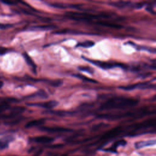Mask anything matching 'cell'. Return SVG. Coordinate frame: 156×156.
Listing matches in <instances>:
<instances>
[{
  "mask_svg": "<svg viewBox=\"0 0 156 156\" xmlns=\"http://www.w3.org/2000/svg\"><path fill=\"white\" fill-rule=\"evenodd\" d=\"M94 43L93 41L91 40H87L85 42H83L81 43H79L77 45V47L80 46V47H82V48H88L92 47L94 45Z\"/></svg>",
  "mask_w": 156,
  "mask_h": 156,
  "instance_id": "cell-10",
  "label": "cell"
},
{
  "mask_svg": "<svg viewBox=\"0 0 156 156\" xmlns=\"http://www.w3.org/2000/svg\"><path fill=\"white\" fill-rule=\"evenodd\" d=\"M41 129L42 130L48 132V133H65V132L70 131V129L63 128V127H42Z\"/></svg>",
  "mask_w": 156,
  "mask_h": 156,
  "instance_id": "cell-3",
  "label": "cell"
},
{
  "mask_svg": "<svg viewBox=\"0 0 156 156\" xmlns=\"http://www.w3.org/2000/svg\"><path fill=\"white\" fill-rule=\"evenodd\" d=\"M7 51V49L5 48H0V56L4 55Z\"/></svg>",
  "mask_w": 156,
  "mask_h": 156,
  "instance_id": "cell-14",
  "label": "cell"
},
{
  "mask_svg": "<svg viewBox=\"0 0 156 156\" xmlns=\"http://www.w3.org/2000/svg\"><path fill=\"white\" fill-rule=\"evenodd\" d=\"M122 128L121 127H115L114 129H113L112 130H110L106 134H105L103 137H102V139L103 140H107V139H109V138H114L115 136H117L118 135H119V134L121 133L122 132Z\"/></svg>",
  "mask_w": 156,
  "mask_h": 156,
  "instance_id": "cell-2",
  "label": "cell"
},
{
  "mask_svg": "<svg viewBox=\"0 0 156 156\" xmlns=\"http://www.w3.org/2000/svg\"><path fill=\"white\" fill-rule=\"evenodd\" d=\"M8 145V142L5 140H0V149H4Z\"/></svg>",
  "mask_w": 156,
  "mask_h": 156,
  "instance_id": "cell-12",
  "label": "cell"
},
{
  "mask_svg": "<svg viewBox=\"0 0 156 156\" xmlns=\"http://www.w3.org/2000/svg\"><path fill=\"white\" fill-rule=\"evenodd\" d=\"M79 70H82V71H89V72H90V73H92L91 69L90 68H89V67H79Z\"/></svg>",
  "mask_w": 156,
  "mask_h": 156,
  "instance_id": "cell-15",
  "label": "cell"
},
{
  "mask_svg": "<svg viewBox=\"0 0 156 156\" xmlns=\"http://www.w3.org/2000/svg\"><path fill=\"white\" fill-rule=\"evenodd\" d=\"M126 144V141L125 140H118L117 141H116L113 146H112L111 148H109V149L108 151H110L111 152H116V148L119 146H125Z\"/></svg>",
  "mask_w": 156,
  "mask_h": 156,
  "instance_id": "cell-7",
  "label": "cell"
},
{
  "mask_svg": "<svg viewBox=\"0 0 156 156\" xmlns=\"http://www.w3.org/2000/svg\"><path fill=\"white\" fill-rule=\"evenodd\" d=\"M23 56H24V57H25V61H26L27 64L32 68V70H33L34 73H35V72H36V67H36L35 63H34V61H32V59L30 57V56H29L28 54H26V53L24 54Z\"/></svg>",
  "mask_w": 156,
  "mask_h": 156,
  "instance_id": "cell-8",
  "label": "cell"
},
{
  "mask_svg": "<svg viewBox=\"0 0 156 156\" xmlns=\"http://www.w3.org/2000/svg\"><path fill=\"white\" fill-rule=\"evenodd\" d=\"M153 68H156V64H154V66H153Z\"/></svg>",
  "mask_w": 156,
  "mask_h": 156,
  "instance_id": "cell-17",
  "label": "cell"
},
{
  "mask_svg": "<svg viewBox=\"0 0 156 156\" xmlns=\"http://www.w3.org/2000/svg\"><path fill=\"white\" fill-rule=\"evenodd\" d=\"M32 140L34 142L38 143H50L53 141L54 139L51 137H46V136H40V137H36L32 138Z\"/></svg>",
  "mask_w": 156,
  "mask_h": 156,
  "instance_id": "cell-4",
  "label": "cell"
},
{
  "mask_svg": "<svg viewBox=\"0 0 156 156\" xmlns=\"http://www.w3.org/2000/svg\"><path fill=\"white\" fill-rule=\"evenodd\" d=\"M98 24L100 25L104 26H106V27H109V28H121L122 26L120 25H116V24L114 23H109V22H105V21H100V22H98Z\"/></svg>",
  "mask_w": 156,
  "mask_h": 156,
  "instance_id": "cell-9",
  "label": "cell"
},
{
  "mask_svg": "<svg viewBox=\"0 0 156 156\" xmlns=\"http://www.w3.org/2000/svg\"><path fill=\"white\" fill-rule=\"evenodd\" d=\"M43 123H44V119H35V120H33V121H31V122H28L26 125L25 127L26 128H31V127H33L35 126H40V125H43Z\"/></svg>",
  "mask_w": 156,
  "mask_h": 156,
  "instance_id": "cell-6",
  "label": "cell"
},
{
  "mask_svg": "<svg viewBox=\"0 0 156 156\" xmlns=\"http://www.w3.org/2000/svg\"><path fill=\"white\" fill-rule=\"evenodd\" d=\"M58 104V103L56 101H48L46 103H40V104H35V105L39 106L40 107H43L45 109H51L56 107Z\"/></svg>",
  "mask_w": 156,
  "mask_h": 156,
  "instance_id": "cell-5",
  "label": "cell"
},
{
  "mask_svg": "<svg viewBox=\"0 0 156 156\" xmlns=\"http://www.w3.org/2000/svg\"><path fill=\"white\" fill-rule=\"evenodd\" d=\"M12 25H9V24H0V28L1 29H6V28H8L11 27Z\"/></svg>",
  "mask_w": 156,
  "mask_h": 156,
  "instance_id": "cell-13",
  "label": "cell"
},
{
  "mask_svg": "<svg viewBox=\"0 0 156 156\" xmlns=\"http://www.w3.org/2000/svg\"><path fill=\"white\" fill-rule=\"evenodd\" d=\"M154 100H155V101H156V96H155V97H154Z\"/></svg>",
  "mask_w": 156,
  "mask_h": 156,
  "instance_id": "cell-18",
  "label": "cell"
},
{
  "mask_svg": "<svg viewBox=\"0 0 156 156\" xmlns=\"http://www.w3.org/2000/svg\"><path fill=\"white\" fill-rule=\"evenodd\" d=\"M9 107V105L7 103H1L0 104V114L5 111Z\"/></svg>",
  "mask_w": 156,
  "mask_h": 156,
  "instance_id": "cell-11",
  "label": "cell"
},
{
  "mask_svg": "<svg viewBox=\"0 0 156 156\" xmlns=\"http://www.w3.org/2000/svg\"><path fill=\"white\" fill-rule=\"evenodd\" d=\"M138 104V100L132 98L116 97L112 98L104 103L101 109L103 110L125 109L135 106Z\"/></svg>",
  "mask_w": 156,
  "mask_h": 156,
  "instance_id": "cell-1",
  "label": "cell"
},
{
  "mask_svg": "<svg viewBox=\"0 0 156 156\" xmlns=\"http://www.w3.org/2000/svg\"><path fill=\"white\" fill-rule=\"evenodd\" d=\"M3 86V82L2 81H0V89H1Z\"/></svg>",
  "mask_w": 156,
  "mask_h": 156,
  "instance_id": "cell-16",
  "label": "cell"
}]
</instances>
